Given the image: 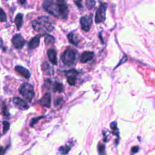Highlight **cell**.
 I'll return each mask as SVG.
<instances>
[{
    "label": "cell",
    "instance_id": "cell-15",
    "mask_svg": "<svg viewBox=\"0 0 155 155\" xmlns=\"http://www.w3.org/2000/svg\"><path fill=\"white\" fill-rule=\"evenodd\" d=\"M15 23L16 24V28L18 30H19L23 24V15L21 13H19L16 15L15 19Z\"/></svg>",
    "mask_w": 155,
    "mask_h": 155
},
{
    "label": "cell",
    "instance_id": "cell-4",
    "mask_svg": "<svg viewBox=\"0 0 155 155\" xmlns=\"http://www.w3.org/2000/svg\"><path fill=\"white\" fill-rule=\"evenodd\" d=\"M19 93L28 101L31 102L35 96V90L32 85L28 83L22 84L19 89Z\"/></svg>",
    "mask_w": 155,
    "mask_h": 155
},
{
    "label": "cell",
    "instance_id": "cell-28",
    "mask_svg": "<svg viewBox=\"0 0 155 155\" xmlns=\"http://www.w3.org/2000/svg\"><path fill=\"white\" fill-rule=\"evenodd\" d=\"M74 2H75L76 5L79 8L82 7V4H81V0H76Z\"/></svg>",
    "mask_w": 155,
    "mask_h": 155
},
{
    "label": "cell",
    "instance_id": "cell-27",
    "mask_svg": "<svg viewBox=\"0 0 155 155\" xmlns=\"http://www.w3.org/2000/svg\"><path fill=\"white\" fill-rule=\"evenodd\" d=\"M139 148L137 146H134V147H132L131 148V152H132V153H137L139 151Z\"/></svg>",
    "mask_w": 155,
    "mask_h": 155
},
{
    "label": "cell",
    "instance_id": "cell-1",
    "mask_svg": "<svg viewBox=\"0 0 155 155\" xmlns=\"http://www.w3.org/2000/svg\"><path fill=\"white\" fill-rule=\"evenodd\" d=\"M44 10L56 18L67 19L69 13L68 6L65 2H53L50 1H44L42 4Z\"/></svg>",
    "mask_w": 155,
    "mask_h": 155
},
{
    "label": "cell",
    "instance_id": "cell-5",
    "mask_svg": "<svg viewBox=\"0 0 155 155\" xmlns=\"http://www.w3.org/2000/svg\"><path fill=\"white\" fill-rule=\"evenodd\" d=\"M107 8V5L105 3L101 4L97 8L95 15V22L96 24L103 22L106 17V10Z\"/></svg>",
    "mask_w": 155,
    "mask_h": 155
},
{
    "label": "cell",
    "instance_id": "cell-19",
    "mask_svg": "<svg viewBox=\"0 0 155 155\" xmlns=\"http://www.w3.org/2000/svg\"><path fill=\"white\" fill-rule=\"evenodd\" d=\"M53 89L54 91H58L59 93L63 91V85L59 82H56L53 85Z\"/></svg>",
    "mask_w": 155,
    "mask_h": 155
},
{
    "label": "cell",
    "instance_id": "cell-29",
    "mask_svg": "<svg viewBox=\"0 0 155 155\" xmlns=\"http://www.w3.org/2000/svg\"><path fill=\"white\" fill-rule=\"evenodd\" d=\"M3 108H4V110H3V113H4V115H8V113H7V111H6V106L5 105H4V107H3Z\"/></svg>",
    "mask_w": 155,
    "mask_h": 155
},
{
    "label": "cell",
    "instance_id": "cell-17",
    "mask_svg": "<svg viewBox=\"0 0 155 155\" xmlns=\"http://www.w3.org/2000/svg\"><path fill=\"white\" fill-rule=\"evenodd\" d=\"M55 41L54 38L50 35L45 34V38H44V42L46 45H49L51 44H53Z\"/></svg>",
    "mask_w": 155,
    "mask_h": 155
},
{
    "label": "cell",
    "instance_id": "cell-11",
    "mask_svg": "<svg viewBox=\"0 0 155 155\" xmlns=\"http://www.w3.org/2000/svg\"><path fill=\"white\" fill-rule=\"evenodd\" d=\"M94 56V53L93 51H84L80 58V61L82 63H86L90 61H91Z\"/></svg>",
    "mask_w": 155,
    "mask_h": 155
},
{
    "label": "cell",
    "instance_id": "cell-2",
    "mask_svg": "<svg viewBox=\"0 0 155 155\" xmlns=\"http://www.w3.org/2000/svg\"><path fill=\"white\" fill-rule=\"evenodd\" d=\"M33 29L41 33H48L51 32L54 27L50 19L46 16H42L37 18L31 23Z\"/></svg>",
    "mask_w": 155,
    "mask_h": 155
},
{
    "label": "cell",
    "instance_id": "cell-24",
    "mask_svg": "<svg viewBox=\"0 0 155 155\" xmlns=\"http://www.w3.org/2000/svg\"><path fill=\"white\" fill-rule=\"evenodd\" d=\"M0 19L1 22L6 21H7V16L4 10L1 8V14H0Z\"/></svg>",
    "mask_w": 155,
    "mask_h": 155
},
{
    "label": "cell",
    "instance_id": "cell-14",
    "mask_svg": "<svg viewBox=\"0 0 155 155\" xmlns=\"http://www.w3.org/2000/svg\"><path fill=\"white\" fill-rule=\"evenodd\" d=\"M67 38L68 39V41L74 45H77L79 42V39L78 36L73 32L70 33L67 35Z\"/></svg>",
    "mask_w": 155,
    "mask_h": 155
},
{
    "label": "cell",
    "instance_id": "cell-18",
    "mask_svg": "<svg viewBox=\"0 0 155 155\" xmlns=\"http://www.w3.org/2000/svg\"><path fill=\"white\" fill-rule=\"evenodd\" d=\"M110 128L112 129V133L114 135L117 136V137L119 136V130L117 128V123L116 122H113L112 123H111L110 124Z\"/></svg>",
    "mask_w": 155,
    "mask_h": 155
},
{
    "label": "cell",
    "instance_id": "cell-9",
    "mask_svg": "<svg viewBox=\"0 0 155 155\" xmlns=\"http://www.w3.org/2000/svg\"><path fill=\"white\" fill-rule=\"evenodd\" d=\"M51 98L50 93H45L39 100V104L43 107L49 108L51 105Z\"/></svg>",
    "mask_w": 155,
    "mask_h": 155
},
{
    "label": "cell",
    "instance_id": "cell-16",
    "mask_svg": "<svg viewBox=\"0 0 155 155\" xmlns=\"http://www.w3.org/2000/svg\"><path fill=\"white\" fill-rule=\"evenodd\" d=\"M42 70L45 74H51L53 73H54V70H53L52 67L47 62H44L42 64Z\"/></svg>",
    "mask_w": 155,
    "mask_h": 155
},
{
    "label": "cell",
    "instance_id": "cell-21",
    "mask_svg": "<svg viewBox=\"0 0 155 155\" xmlns=\"http://www.w3.org/2000/svg\"><path fill=\"white\" fill-rule=\"evenodd\" d=\"M2 128H3V130H2L3 134L6 133L10 128V123L6 120L2 121Z\"/></svg>",
    "mask_w": 155,
    "mask_h": 155
},
{
    "label": "cell",
    "instance_id": "cell-3",
    "mask_svg": "<svg viewBox=\"0 0 155 155\" xmlns=\"http://www.w3.org/2000/svg\"><path fill=\"white\" fill-rule=\"evenodd\" d=\"M77 56V51L72 48L65 50L61 56L62 62L67 66H71L74 64Z\"/></svg>",
    "mask_w": 155,
    "mask_h": 155
},
{
    "label": "cell",
    "instance_id": "cell-13",
    "mask_svg": "<svg viewBox=\"0 0 155 155\" xmlns=\"http://www.w3.org/2000/svg\"><path fill=\"white\" fill-rule=\"evenodd\" d=\"M41 37V35H37L33 38L28 42V47L30 49H33L38 47L39 45L40 42V38Z\"/></svg>",
    "mask_w": 155,
    "mask_h": 155
},
{
    "label": "cell",
    "instance_id": "cell-7",
    "mask_svg": "<svg viewBox=\"0 0 155 155\" xmlns=\"http://www.w3.org/2000/svg\"><path fill=\"white\" fill-rule=\"evenodd\" d=\"M12 42L13 46L16 49L22 48L25 42L22 36L20 34H16L12 39Z\"/></svg>",
    "mask_w": 155,
    "mask_h": 155
},
{
    "label": "cell",
    "instance_id": "cell-30",
    "mask_svg": "<svg viewBox=\"0 0 155 155\" xmlns=\"http://www.w3.org/2000/svg\"><path fill=\"white\" fill-rule=\"evenodd\" d=\"M18 2L20 4H24V3H25L26 0H18Z\"/></svg>",
    "mask_w": 155,
    "mask_h": 155
},
{
    "label": "cell",
    "instance_id": "cell-8",
    "mask_svg": "<svg viewBox=\"0 0 155 155\" xmlns=\"http://www.w3.org/2000/svg\"><path fill=\"white\" fill-rule=\"evenodd\" d=\"M13 102L14 105L18 109L21 110H26L28 109L29 107L27 102L24 101L23 99L21 98L15 97L13 99Z\"/></svg>",
    "mask_w": 155,
    "mask_h": 155
},
{
    "label": "cell",
    "instance_id": "cell-12",
    "mask_svg": "<svg viewBox=\"0 0 155 155\" xmlns=\"http://www.w3.org/2000/svg\"><path fill=\"white\" fill-rule=\"evenodd\" d=\"M47 56L50 61L53 65H57L58 59H57V54L56 51L54 49H48L47 50Z\"/></svg>",
    "mask_w": 155,
    "mask_h": 155
},
{
    "label": "cell",
    "instance_id": "cell-26",
    "mask_svg": "<svg viewBox=\"0 0 155 155\" xmlns=\"http://www.w3.org/2000/svg\"><path fill=\"white\" fill-rule=\"evenodd\" d=\"M97 149H98V151L99 154H104V151H105V146L104 145H101L99 144L97 147Z\"/></svg>",
    "mask_w": 155,
    "mask_h": 155
},
{
    "label": "cell",
    "instance_id": "cell-6",
    "mask_svg": "<svg viewBox=\"0 0 155 155\" xmlns=\"http://www.w3.org/2000/svg\"><path fill=\"white\" fill-rule=\"evenodd\" d=\"M93 22V15H90L88 16H84L81 18L80 23L81 25V28L85 31H89L91 25Z\"/></svg>",
    "mask_w": 155,
    "mask_h": 155
},
{
    "label": "cell",
    "instance_id": "cell-25",
    "mask_svg": "<svg viewBox=\"0 0 155 155\" xmlns=\"http://www.w3.org/2000/svg\"><path fill=\"white\" fill-rule=\"evenodd\" d=\"M44 117V116H39V117H34L31 119V122H30V125L31 127H33V125H34L39 119H41V118H42Z\"/></svg>",
    "mask_w": 155,
    "mask_h": 155
},
{
    "label": "cell",
    "instance_id": "cell-23",
    "mask_svg": "<svg viewBox=\"0 0 155 155\" xmlns=\"http://www.w3.org/2000/svg\"><path fill=\"white\" fill-rule=\"evenodd\" d=\"M70 148H71L70 147H69L67 145H65V146H64V147L62 146L59 148V151L62 154H67L69 152Z\"/></svg>",
    "mask_w": 155,
    "mask_h": 155
},
{
    "label": "cell",
    "instance_id": "cell-20",
    "mask_svg": "<svg viewBox=\"0 0 155 155\" xmlns=\"http://www.w3.org/2000/svg\"><path fill=\"white\" fill-rule=\"evenodd\" d=\"M76 81V78L75 74L73 75H69L67 78V82L70 85L73 86L75 85Z\"/></svg>",
    "mask_w": 155,
    "mask_h": 155
},
{
    "label": "cell",
    "instance_id": "cell-10",
    "mask_svg": "<svg viewBox=\"0 0 155 155\" xmlns=\"http://www.w3.org/2000/svg\"><path fill=\"white\" fill-rule=\"evenodd\" d=\"M15 71L18 73L20 75L23 76L26 79H29L30 77V71L25 67L21 66V65H16L15 67Z\"/></svg>",
    "mask_w": 155,
    "mask_h": 155
},
{
    "label": "cell",
    "instance_id": "cell-22",
    "mask_svg": "<svg viewBox=\"0 0 155 155\" xmlns=\"http://www.w3.org/2000/svg\"><path fill=\"white\" fill-rule=\"evenodd\" d=\"M96 2L94 0H86L85 1V5L87 8L91 9L95 6Z\"/></svg>",
    "mask_w": 155,
    "mask_h": 155
},
{
    "label": "cell",
    "instance_id": "cell-31",
    "mask_svg": "<svg viewBox=\"0 0 155 155\" xmlns=\"http://www.w3.org/2000/svg\"><path fill=\"white\" fill-rule=\"evenodd\" d=\"M56 2H65V0H56Z\"/></svg>",
    "mask_w": 155,
    "mask_h": 155
}]
</instances>
